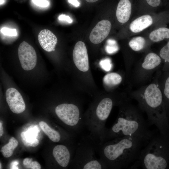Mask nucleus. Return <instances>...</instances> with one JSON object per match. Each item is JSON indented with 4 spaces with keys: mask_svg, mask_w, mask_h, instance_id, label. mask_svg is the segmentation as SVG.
I'll return each instance as SVG.
<instances>
[{
    "mask_svg": "<svg viewBox=\"0 0 169 169\" xmlns=\"http://www.w3.org/2000/svg\"><path fill=\"white\" fill-rule=\"evenodd\" d=\"M148 142L133 136L118 137L99 142L97 153L106 169L127 168L137 159Z\"/></svg>",
    "mask_w": 169,
    "mask_h": 169,
    "instance_id": "nucleus-1",
    "label": "nucleus"
},
{
    "mask_svg": "<svg viewBox=\"0 0 169 169\" xmlns=\"http://www.w3.org/2000/svg\"><path fill=\"white\" fill-rule=\"evenodd\" d=\"M127 103L122 105L115 121L110 128H107L100 142L124 136L136 137L148 142L154 136L140 111Z\"/></svg>",
    "mask_w": 169,
    "mask_h": 169,
    "instance_id": "nucleus-2",
    "label": "nucleus"
},
{
    "mask_svg": "<svg viewBox=\"0 0 169 169\" xmlns=\"http://www.w3.org/2000/svg\"><path fill=\"white\" fill-rule=\"evenodd\" d=\"M131 169H169V139L155 135L142 148Z\"/></svg>",
    "mask_w": 169,
    "mask_h": 169,
    "instance_id": "nucleus-3",
    "label": "nucleus"
},
{
    "mask_svg": "<svg viewBox=\"0 0 169 169\" xmlns=\"http://www.w3.org/2000/svg\"><path fill=\"white\" fill-rule=\"evenodd\" d=\"M99 142L89 134L81 138L76 145L75 156L72 161L74 168L106 169L100 158L96 156Z\"/></svg>",
    "mask_w": 169,
    "mask_h": 169,
    "instance_id": "nucleus-4",
    "label": "nucleus"
},
{
    "mask_svg": "<svg viewBox=\"0 0 169 169\" xmlns=\"http://www.w3.org/2000/svg\"><path fill=\"white\" fill-rule=\"evenodd\" d=\"M18 55L22 68L28 71L33 69L37 61L36 52L33 48L25 41L19 45Z\"/></svg>",
    "mask_w": 169,
    "mask_h": 169,
    "instance_id": "nucleus-5",
    "label": "nucleus"
},
{
    "mask_svg": "<svg viewBox=\"0 0 169 169\" xmlns=\"http://www.w3.org/2000/svg\"><path fill=\"white\" fill-rule=\"evenodd\" d=\"M74 63L77 68L82 72L89 69V63L87 48L85 44L81 41L75 44L73 53Z\"/></svg>",
    "mask_w": 169,
    "mask_h": 169,
    "instance_id": "nucleus-6",
    "label": "nucleus"
},
{
    "mask_svg": "<svg viewBox=\"0 0 169 169\" xmlns=\"http://www.w3.org/2000/svg\"><path fill=\"white\" fill-rule=\"evenodd\" d=\"M6 98L10 110L13 113L20 114L25 110L26 106L23 98L16 89L8 88L6 92Z\"/></svg>",
    "mask_w": 169,
    "mask_h": 169,
    "instance_id": "nucleus-7",
    "label": "nucleus"
},
{
    "mask_svg": "<svg viewBox=\"0 0 169 169\" xmlns=\"http://www.w3.org/2000/svg\"><path fill=\"white\" fill-rule=\"evenodd\" d=\"M110 22L107 20L99 21L92 30L89 36L90 42L94 44L102 42L109 34L111 28Z\"/></svg>",
    "mask_w": 169,
    "mask_h": 169,
    "instance_id": "nucleus-8",
    "label": "nucleus"
},
{
    "mask_svg": "<svg viewBox=\"0 0 169 169\" xmlns=\"http://www.w3.org/2000/svg\"><path fill=\"white\" fill-rule=\"evenodd\" d=\"M52 153L56 162L62 167H66L70 161H72V153L65 145H56L53 148Z\"/></svg>",
    "mask_w": 169,
    "mask_h": 169,
    "instance_id": "nucleus-9",
    "label": "nucleus"
},
{
    "mask_svg": "<svg viewBox=\"0 0 169 169\" xmlns=\"http://www.w3.org/2000/svg\"><path fill=\"white\" fill-rule=\"evenodd\" d=\"M38 39L41 46L45 51L48 52L54 51L57 39L51 31L46 29L42 30L38 34Z\"/></svg>",
    "mask_w": 169,
    "mask_h": 169,
    "instance_id": "nucleus-10",
    "label": "nucleus"
},
{
    "mask_svg": "<svg viewBox=\"0 0 169 169\" xmlns=\"http://www.w3.org/2000/svg\"><path fill=\"white\" fill-rule=\"evenodd\" d=\"M131 5L129 0H120L118 3L116 12L118 21L122 23L127 22L130 17Z\"/></svg>",
    "mask_w": 169,
    "mask_h": 169,
    "instance_id": "nucleus-11",
    "label": "nucleus"
},
{
    "mask_svg": "<svg viewBox=\"0 0 169 169\" xmlns=\"http://www.w3.org/2000/svg\"><path fill=\"white\" fill-rule=\"evenodd\" d=\"M152 23L153 19L151 16L143 15L133 21L130 25V29L133 33H139L150 26Z\"/></svg>",
    "mask_w": 169,
    "mask_h": 169,
    "instance_id": "nucleus-12",
    "label": "nucleus"
},
{
    "mask_svg": "<svg viewBox=\"0 0 169 169\" xmlns=\"http://www.w3.org/2000/svg\"><path fill=\"white\" fill-rule=\"evenodd\" d=\"M160 57L154 53L148 54L142 64V67L146 70H151L158 66L161 62Z\"/></svg>",
    "mask_w": 169,
    "mask_h": 169,
    "instance_id": "nucleus-13",
    "label": "nucleus"
},
{
    "mask_svg": "<svg viewBox=\"0 0 169 169\" xmlns=\"http://www.w3.org/2000/svg\"><path fill=\"white\" fill-rule=\"evenodd\" d=\"M39 125L42 131L52 141L58 142L61 140L62 136L60 132L51 128L46 123L41 121L39 123Z\"/></svg>",
    "mask_w": 169,
    "mask_h": 169,
    "instance_id": "nucleus-14",
    "label": "nucleus"
},
{
    "mask_svg": "<svg viewBox=\"0 0 169 169\" xmlns=\"http://www.w3.org/2000/svg\"><path fill=\"white\" fill-rule=\"evenodd\" d=\"M149 38L152 41L158 42L165 38H169V28L161 27L155 29L150 33Z\"/></svg>",
    "mask_w": 169,
    "mask_h": 169,
    "instance_id": "nucleus-15",
    "label": "nucleus"
},
{
    "mask_svg": "<svg viewBox=\"0 0 169 169\" xmlns=\"http://www.w3.org/2000/svg\"><path fill=\"white\" fill-rule=\"evenodd\" d=\"M36 133L33 132L21 133V136L22 142L27 146L36 147L39 144V141L35 137Z\"/></svg>",
    "mask_w": 169,
    "mask_h": 169,
    "instance_id": "nucleus-16",
    "label": "nucleus"
},
{
    "mask_svg": "<svg viewBox=\"0 0 169 169\" xmlns=\"http://www.w3.org/2000/svg\"><path fill=\"white\" fill-rule=\"evenodd\" d=\"M122 80L121 76L116 73H110L105 75L103 79L104 84L109 87H113L119 84Z\"/></svg>",
    "mask_w": 169,
    "mask_h": 169,
    "instance_id": "nucleus-17",
    "label": "nucleus"
},
{
    "mask_svg": "<svg viewBox=\"0 0 169 169\" xmlns=\"http://www.w3.org/2000/svg\"><path fill=\"white\" fill-rule=\"evenodd\" d=\"M18 145V141L14 137H12L9 139L8 143L2 148L1 152L4 157H9L12 156Z\"/></svg>",
    "mask_w": 169,
    "mask_h": 169,
    "instance_id": "nucleus-18",
    "label": "nucleus"
},
{
    "mask_svg": "<svg viewBox=\"0 0 169 169\" xmlns=\"http://www.w3.org/2000/svg\"><path fill=\"white\" fill-rule=\"evenodd\" d=\"M146 41L144 38L141 36L133 38L129 43L130 47L135 51H140L142 49L145 44Z\"/></svg>",
    "mask_w": 169,
    "mask_h": 169,
    "instance_id": "nucleus-19",
    "label": "nucleus"
},
{
    "mask_svg": "<svg viewBox=\"0 0 169 169\" xmlns=\"http://www.w3.org/2000/svg\"><path fill=\"white\" fill-rule=\"evenodd\" d=\"M23 164L27 169H40L41 168L40 164L36 161H33L32 158H26L24 159Z\"/></svg>",
    "mask_w": 169,
    "mask_h": 169,
    "instance_id": "nucleus-20",
    "label": "nucleus"
},
{
    "mask_svg": "<svg viewBox=\"0 0 169 169\" xmlns=\"http://www.w3.org/2000/svg\"><path fill=\"white\" fill-rule=\"evenodd\" d=\"M101 68L105 71H110L112 68V64L109 58L102 59L99 62Z\"/></svg>",
    "mask_w": 169,
    "mask_h": 169,
    "instance_id": "nucleus-21",
    "label": "nucleus"
},
{
    "mask_svg": "<svg viewBox=\"0 0 169 169\" xmlns=\"http://www.w3.org/2000/svg\"><path fill=\"white\" fill-rule=\"evenodd\" d=\"M160 55L162 59L169 63V41L161 49Z\"/></svg>",
    "mask_w": 169,
    "mask_h": 169,
    "instance_id": "nucleus-22",
    "label": "nucleus"
},
{
    "mask_svg": "<svg viewBox=\"0 0 169 169\" xmlns=\"http://www.w3.org/2000/svg\"><path fill=\"white\" fill-rule=\"evenodd\" d=\"M118 48L115 42L109 40L105 47V50L108 54H112L117 52Z\"/></svg>",
    "mask_w": 169,
    "mask_h": 169,
    "instance_id": "nucleus-23",
    "label": "nucleus"
},
{
    "mask_svg": "<svg viewBox=\"0 0 169 169\" xmlns=\"http://www.w3.org/2000/svg\"><path fill=\"white\" fill-rule=\"evenodd\" d=\"M0 31L3 34L6 36H13L17 35V30L15 29L3 27L1 29Z\"/></svg>",
    "mask_w": 169,
    "mask_h": 169,
    "instance_id": "nucleus-24",
    "label": "nucleus"
},
{
    "mask_svg": "<svg viewBox=\"0 0 169 169\" xmlns=\"http://www.w3.org/2000/svg\"><path fill=\"white\" fill-rule=\"evenodd\" d=\"M33 3L40 7L45 8L49 5V2L47 0H32Z\"/></svg>",
    "mask_w": 169,
    "mask_h": 169,
    "instance_id": "nucleus-25",
    "label": "nucleus"
},
{
    "mask_svg": "<svg viewBox=\"0 0 169 169\" xmlns=\"http://www.w3.org/2000/svg\"><path fill=\"white\" fill-rule=\"evenodd\" d=\"M164 94L166 98L169 100V77L168 78L166 81Z\"/></svg>",
    "mask_w": 169,
    "mask_h": 169,
    "instance_id": "nucleus-26",
    "label": "nucleus"
},
{
    "mask_svg": "<svg viewBox=\"0 0 169 169\" xmlns=\"http://www.w3.org/2000/svg\"><path fill=\"white\" fill-rule=\"evenodd\" d=\"M58 19L60 21H66L69 23H71L73 22L72 20L69 16L64 14L60 15L58 17Z\"/></svg>",
    "mask_w": 169,
    "mask_h": 169,
    "instance_id": "nucleus-27",
    "label": "nucleus"
},
{
    "mask_svg": "<svg viewBox=\"0 0 169 169\" xmlns=\"http://www.w3.org/2000/svg\"><path fill=\"white\" fill-rule=\"evenodd\" d=\"M148 4L153 7L158 6L161 3V0H146Z\"/></svg>",
    "mask_w": 169,
    "mask_h": 169,
    "instance_id": "nucleus-28",
    "label": "nucleus"
},
{
    "mask_svg": "<svg viewBox=\"0 0 169 169\" xmlns=\"http://www.w3.org/2000/svg\"><path fill=\"white\" fill-rule=\"evenodd\" d=\"M69 3L76 7H78L80 5V3L77 0H68Z\"/></svg>",
    "mask_w": 169,
    "mask_h": 169,
    "instance_id": "nucleus-29",
    "label": "nucleus"
},
{
    "mask_svg": "<svg viewBox=\"0 0 169 169\" xmlns=\"http://www.w3.org/2000/svg\"><path fill=\"white\" fill-rule=\"evenodd\" d=\"M3 122L2 120L0 121V136H2L3 134Z\"/></svg>",
    "mask_w": 169,
    "mask_h": 169,
    "instance_id": "nucleus-30",
    "label": "nucleus"
},
{
    "mask_svg": "<svg viewBox=\"0 0 169 169\" xmlns=\"http://www.w3.org/2000/svg\"><path fill=\"white\" fill-rule=\"evenodd\" d=\"M86 1L90 3H93L95 2L98 0H85Z\"/></svg>",
    "mask_w": 169,
    "mask_h": 169,
    "instance_id": "nucleus-31",
    "label": "nucleus"
},
{
    "mask_svg": "<svg viewBox=\"0 0 169 169\" xmlns=\"http://www.w3.org/2000/svg\"><path fill=\"white\" fill-rule=\"evenodd\" d=\"M0 5L3 4L4 2V0H0Z\"/></svg>",
    "mask_w": 169,
    "mask_h": 169,
    "instance_id": "nucleus-32",
    "label": "nucleus"
},
{
    "mask_svg": "<svg viewBox=\"0 0 169 169\" xmlns=\"http://www.w3.org/2000/svg\"><path fill=\"white\" fill-rule=\"evenodd\" d=\"M2 168V167L1 163V162H0V169H1Z\"/></svg>",
    "mask_w": 169,
    "mask_h": 169,
    "instance_id": "nucleus-33",
    "label": "nucleus"
}]
</instances>
